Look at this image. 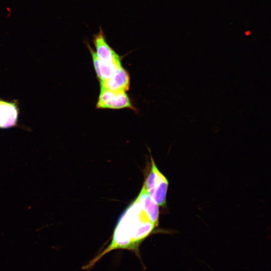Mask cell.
Here are the masks:
<instances>
[{"mask_svg": "<svg viewBox=\"0 0 271 271\" xmlns=\"http://www.w3.org/2000/svg\"><path fill=\"white\" fill-rule=\"evenodd\" d=\"M156 227L135 199L119 216L110 243L84 265L82 269H91L105 255L117 249L127 250L132 252L144 266L140 247Z\"/></svg>", "mask_w": 271, "mask_h": 271, "instance_id": "cell-1", "label": "cell"}, {"mask_svg": "<svg viewBox=\"0 0 271 271\" xmlns=\"http://www.w3.org/2000/svg\"><path fill=\"white\" fill-rule=\"evenodd\" d=\"M151 167L143 185L148 193L159 206L166 205L169 182L159 170L151 155Z\"/></svg>", "mask_w": 271, "mask_h": 271, "instance_id": "cell-2", "label": "cell"}, {"mask_svg": "<svg viewBox=\"0 0 271 271\" xmlns=\"http://www.w3.org/2000/svg\"><path fill=\"white\" fill-rule=\"evenodd\" d=\"M96 107L99 109H119L128 108L135 110L125 92L102 88H100Z\"/></svg>", "mask_w": 271, "mask_h": 271, "instance_id": "cell-3", "label": "cell"}, {"mask_svg": "<svg viewBox=\"0 0 271 271\" xmlns=\"http://www.w3.org/2000/svg\"><path fill=\"white\" fill-rule=\"evenodd\" d=\"M93 43L96 55L101 62L117 68L122 67L121 57L108 44L101 28L93 36Z\"/></svg>", "mask_w": 271, "mask_h": 271, "instance_id": "cell-4", "label": "cell"}, {"mask_svg": "<svg viewBox=\"0 0 271 271\" xmlns=\"http://www.w3.org/2000/svg\"><path fill=\"white\" fill-rule=\"evenodd\" d=\"M19 108L17 100L0 99V129L18 126Z\"/></svg>", "mask_w": 271, "mask_h": 271, "instance_id": "cell-5", "label": "cell"}, {"mask_svg": "<svg viewBox=\"0 0 271 271\" xmlns=\"http://www.w3.org/2000/svg\"><path fill=\"white\" fill-rule=\"evenodd\" d=\"M130 78L122 67L117 69L109 78L100 82V88L126 92L129 89Z\"/></svg>", "mask_w": 271, "mask_h": 271, "instance_id": "cell-6", "label": "cell"}, {"mask_svg": "<svg viewBox=\"0 0 271 271\" xmlns=\"http://www.w3.org/2000/svg\"><path fill=\"white\" fill-rule=\"evenodd\" d=\"M150 220L157 227L159 220V205L148 193L144 185L136 198Z\"/></svg>", "mask_w": 271, "mask_h": 271, "instance_id": "cell-7", "label": "cell"}, {"mask_svg": "<svg viewBox=\"0 0 271 271\" xmlns=\"http://www.w3.org/2000/svg\"><path fill=\"white\" fill-rule=\"evenodd\" d=\"M87 46L91 54L94 68L99 82L109 78L117 69L121 68H117L101 62L89 43H87Z\"/></svg>", "mask_w": 271, "mask_h": 271, "instance_id": "cell-8", "label": "cell"}]
</instances>
